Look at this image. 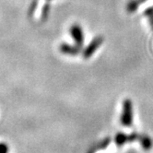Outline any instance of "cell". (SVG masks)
Masks as SVG:
<instances>
[{
  "instance_id": "7a4b0ae2",
  "label": "cell",
  "mask_w": 153,
  "mask_h": 153,
  "mask_svg": "<svg viewBox=\"0 0 153 153\" xmlns=\"http://www.w3.org/2000/svg\"><path fill=\"white\" fill-rule=\"evenodd\" d=\"M103 42V37L102 36H97L95 37L90 43L89 45L86 47V49L83 51V57L84 58H90L93 56V53L100 48V46Z\"/></svg>"
},
{
  "instance_id": "ba28073f",
  "label": "cell",
  "mask_w": 153,
  "mask_h": 153,
  "mask_svg": "<svg viewBox=\"0 0 153 153\" xmlns=\"http://www.w3.org/2000/svg\"><path fill=\"white\" fill-rule=\"evenodd\" d=\"M146 14L149 16V19L151 20L152 26H153V8H149V9H148V10H147V12H146Z\"/></svg>"
},
{
  "instance_id": "8992f818",
  "label": "cell",
  "mask_w": 153,
  "mask_h": 153,
  "mask_svg": "<svg viewBox=\"0 0 153 153\" xmlns=\"http://www.w3.org/2000/svg\"><path fill=\"white\" fill-rule=\"evenodd\" d=\"M114 141L117 147H123L126 143H128V135L124 132H118L115 135Z\"/></svg>"
},
{
  "instance_id": "277c9868",
  "label": "cell",
  "mask_w": 153,
  "mask_h": 153,
  "mask_svg": "<svg viewBox=\"0 0 153 153\" xmlns=\"http://www.w3.org/2000/svg\"><path fill=\"white\" fill-rule=\"evenodd\" d=\"M80 49L81 47L78 45H69L68 43H63L59 46L60 52L64 54H68V56H76L79 53Z\"/></svg>"
},
{
  "instance_id": "5b68a950",
  "label": "cell",
  "mask_w": 153,
  "mask_h": 153,
  "mask_svg": "<svg viewBox=\"0 0 153 153\" xmlns=\"http://www.w3.org/2000/svg\"><path fill=\"white\" fill-rule=\"evenodd\" d=\"M138 141H139L141 147L143 148L145 150H149L152 148V139L145 134L139 135Z\"/></svg>"
},
{
  "instance_id": "3957f363",
  "label": "cell",
  "mask_w": 153,
  "mask_h": 153,
  "mask_svg": "<svg viewBox=\"0 0 153 153\" xmlns=\"http://www.w3.org/2000/svg\"><path fill=\"white\" fill-rule=\"evenodd\" d=\"M70 33L76 42V45L81 47L84 42V34L81 27L78 24L73 25L70 29Z\"/></svg>"
},
{
  "instance_id": "52a82bcc",
  "label": "cell",
  "mask_w": 153,
  "mask_h": 153,
  "mask_svg": "<svg viewBox=\"0 0 153 153\" xmlns=\"http://www.w3.org/2000/svg\"><path fill=\"white\" fill-rule=\"evenodd\" d=\"M9 148L5 142H0V153H8Z\"/></svg>"
},
{
  "instance_id": "6da1fadb",
  "label": "cell",
  "mask_w": 153,
  "mask_h": 153,
  "mask_svg": "<svg viewBox=\"0 0 153 153\" xmlns=\"http://www.w3.org/2000/svg\"><path fill=\"white\" fill-rule=\"evenodd\" d=\"M120 122L124 126H131L133 124V103L130 99H126L123 102Z\"/></svg>"
}]
</instances>
